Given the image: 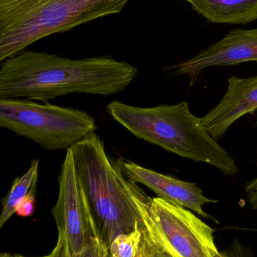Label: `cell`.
I'll return each instance as SVG.
<instances>
[{"label": "cell", "instance_id": "6da1fadb", "mask_svg": "<svg viewBox=\"0 0 257 257\" xmlns=\"http://www.w3.org/2000/svg\"><path fill=\"white\" fill-rule=\"evenodd\" d=\"M138 68L110 57L65 58L56 54L21 51L0 67V99L48 102L74 93L111 96L124 91Z\"/></svg>", "mask_w": 257, "mask_h": 257}, {"label": "cell", "instance_id": "7a4b0ae2", "mask_svg": "<svg viewBox=\"0 0 257 257\" xmlns=\"http://www.w3.org/2000/svg\"><path fill=\"white\" fill-rule=\"evenodd\" d=\"M77 172L92 210L103 225L107 245L118 235L130 233L143 225V212L149 197L130 180L119 159L107 154L96 133L72 147Z\"/></svg>", "mask_w": 257, "mask_h": 257}, {"label": "cell", "instance_id": "3957f363", "mask_svg": "<svg viewBox=\"0 0 257 257\" xmlns=\"http://www.w3.org/2000/svg\"><path fill=\"white\" fill-rule=\"evenodd\" d=\"M106 109L138 139L184 158L211 165L227 176L239 174L232 156L204 127L187 102L141 108L114 100Z\"/></svg>", "mask_w": 257, "mask_h": 257}, {"label": "cell", "instance_id": "277c9868", "mask_svg": "<svg viewBox=\"0 0 257 257\" xmlns=\"http://www.w3.org/2000/svg\"><path fill=\"white\" fill-rule=\"evenodd\" d=\"M130 0H0V61L54 33L119 13Z\"/></svg>", "mask_w": 257, "mask_h": 257}, {"label": "cell", "instance_id": "5b68a950", "mask_svg": "<svg viewBox=\"0 0 257 257\" xmlns=\"http://www.w3.org/2000/svg\"><path fill=\"white\" fill-rule=\"evenodd\" d=\"M0 126L47 151L68 150L98 128L86 111L29 99H0Z\"/></svg>", "mask_w": 257, "mask_h": 257}, {"label": "cell", "instance_id": "8992f818", "mask_svg": "<svg viewBox=\"0 0 257 257\" xmlns=\"http://www.w3.org/2000/svg\"><path fill=\"white\" fill-rule=\"evenodd\" d=\"M145 225L175 257H220L214 229L191 211L161 198H151Z\"/></svg>", "mask_w": 257, "mask_h": 257}, {"label": "cell", "instance_id": "52a82bcc", "mask_svg": "<svg viewBox=\"0 0 257 257\" xmlns=\"http://www.w3.org/2000/svg\"><path fill=\"white\" fill-rule=\"evenodd\" d=\"M57 182L58 197L51 213L58 234L66 238L72 257H84L99 229L77 172L72 148L66 150Z\"/></svg>", "mask_w": 257, "mask_h": 257}, {"label": "cell", "instance_id": "ba28073f", "mask_svg": "<svg viewBox=\"0 0 257 257\" xmlns=\"http://www.w3.org/2000/svg\"><path fill=\"white\" fill-rule=\"evenodd\" d=\"M251 61L257 63V28L238 29L229 32L221 40L172 69L176 75H188L190 85L193 86L201 72L207 68L233 66Z\"/></svg>", "mask_w": 257, "mask_h": 257}, {"label": "cell", "instance_id": "9c48e42d", "mask_svg": "<svg viewBox=\"0 0 257 257\" xmlns=\"http://www.w3.org/2000/svg\"><path fill=\"white\" fill-rule=\"evenodd\" d=\"M119 161L124 172L130 180L137 184L146 186L158 198L174 205L191 210L204 218L214 220V217L204 211L203 207L207 204L217 203L218 201L205 196L197 184L158 173L134 162L122 159H119Z\"/></svg>", "mask_w": 257, "mask_h": 257}, {"label": "cell", "instance_id": "30bf717a", "mask_svg": "<svg viewBox=\"0 0 257 257\" xmlns=\"http://www.w3.org/2000/svg\"><path fill=\"white\" fill-rule=\"evenodd\" d=\"M257 111V75L228 79L226 93L220 103L204 117L202 125L215 139L223 137L235 121Z\"/></svg>", "mask_w": 257, "mask_h": 257}, {"label": "cell", "instance_id": "8fae6325", "mask_svg": "<svg viewBox=\"0 0 257 257\" xmlns=\"http://www.w3.org/2000/svg\"><path fill=\"white\" fill-rule=\"evenodd\" d=\"M193 9L210 22L246 24L257 19V0H190Z\"/></svg>", "mask_w": 257, "mask_h": 257}, {"label": "cell", "instance_id": "7c38bea8", "mask_svg": "<svg viewBox=\"0 0 257 257\" xmlns=\"http://www.w3.org/2000/svg\"><path fill=\"white\" fill-rule=\"evenodd\" d=\"M39 160L34 159L30 163L28 170L15 178L12 182L9 193L2 200L3 208L0 214V228L16 214L18 204L30 195H36L38 179H39Z\"/></svg>", "mask_w": 257, "mask_h": 257}, {"label": "cell", "instance_id": "4fadbf2b", "mask_svg": "<svg viewBox=\"0 0 257 257\" xmlns=\"http://www.w3.org/2000/svg\"><path fill=\"white\" fill-rule=\"evenodd\" d=\"M143 227V225L130 233L116 236L109 245L110 257L140 256Z\"/></svg>", "mask_w": 257, "mask_h": 257}, {"label": "cell", "instance_id": "5bb4252c", "mask_svg": "<svg viewBox=\"0 0 257 257\" xmlns=\"http://www.w3.org/2000/svg\"><path fill=\"white\" fill-rule=\"evenodd\" d=\"M142 232L143 236L139 257H175L145 225L144 222Z\"/></svg>", "mask_w": 257, "mask_h": 257}, {"label": "cell", "instance_id": "9a60e30c", "mask_svg": "<svg viewBox=\"0 0 257 257\" xmlns=\"http://www.w3.org/2000/svg\"><path fill=\"white\" fill-rule=\"evenodd\" d=\"M110 255L108 245L98 231L93 237L84 257H110Z\"/></svg>", "mask_w": 257, "mask_h": 257}, {"label": "cell", "instance_id": "2e32d148", "mask_svg": "<svg viewBox=\"0 0 257 257\" xmlns=\"http://www.w3.org/2000/svg\"><path fill=\"white\" fill-rule=\"evenodd\" d=\"M36 205V195H30L18 204L16 214L20 217H30L34 214Z\"/></svg>", "mask_w": 257, "mask_h": 257}, {"label": "cell", "instance_id": "e0dca14e", "mask_svg": "<svg viewBox=\"0 0 257 257\" xmlns=\"http://www.w3.org/2000/svg\"><path fill=\"white\" fill-rule=\"evenodd\" d=\"M48 257H72L64 235L58 234L55 247L52 252L48 255Z\"/></svg>", "mask_w": 257, "mask_h": 257}, {"label": "cell", "instance_id": "ac0fdd59", "mask_svg": "<svg viewBox=\"0 0 257 257\" xmlns=\"http://www.w3.org/2000/svg\"><path fill=\"white\" fill-rule=\"evenodd\" d=\"M229 257H251V252L248 247L242 245L238 240H235L227 252Z\"/></svg>", "mask_w": 257, "mask_h": 257}, {"label": "cell", "instance_id": "d6986e66", "mask_svg": "<svg viewBox=\"0 0 257 257\" xmlns=\"http://www.w3.org/2000/svg\"><path fill=\"white\" fill-rule=\"evenodd\" d=\"M244 190L252 208L257 210V177L246 183Z\"/></svg>", "mask_w": 257, "mask_h": 257}, {"label": "cell", "instance_id": "ffe728a7", "mask_svg": "<svg viewBox=\"0 0 257 257\" xmlns=\"http://www.w3.org/2000/svg\"><path fill=\"white\" fill-rule=\"evenodd\" d=\"M0 257H27L23 256L21 254H16V253H2L0 255ZM42 257H48V256H42Z\"/></svg>", "mask_w": 257, "mask_h": 257}, {"label": "cell", "instance_id": "44dd1931", "mask_svg": "<svg viewBox=\"0 0 257 257\" xmlns=\"http://www.w3.org/2000/svg\"><path fill=\"white\" fill-rule=\"evenodd\" d=\"M220 257H229V256H228L227 253H226V252H224V253H222L221 256Z\"/></svg>", "mask_w": 257, "mask_h": 257}, {"label": "cell", "instance_id": "7402d4cb", "mask_svg": "<svg viewBox=\"0 0 257 257\" xmlns=\"http://www.w3.org/2000/svg\"><path fill=\"white\" fill-rule=\"evenodd\" d=\"M187 1H188L189 3H190V0H187Z\"/></svg>", "mask_w": 257, "mask_h": 257}, {"label": "cell", "instance_id": "603a6c76", "mask_svg": "<svg viewBox=\"0 0 257 257\" xmlns=\"http://www.w3.org/2000/svg\"><path fill=\"white\" fill-rule=\"evenodd\" d=\"M256 126H257V120H256Z\"/></svg>", "mask_w": 257, "mask_h": 257}]
</instances>
